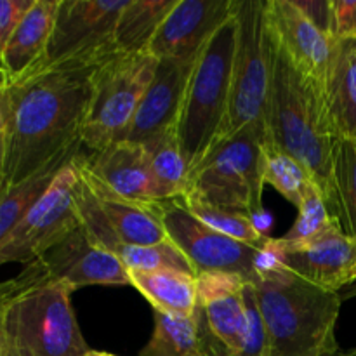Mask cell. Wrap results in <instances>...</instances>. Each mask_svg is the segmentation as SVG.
Masks as SVG:
<instances>
[{
  "label": "cell",
  "instance_id": "cell-1",
  "mask_svg": "<svg viewBox=\"0 0 356 356\" xmlns=\"http://www.w3.org/2000/svg\"><path fill=\"white\" fill-rule=\"evenodd\" d=\"M111 52L37 66L21 79L0 83L6 118L0 191L82 152L94 72Z\"/></svg>",
  "mask_w": 356,
  "mask_h": 356
},
{
  "label": "cell",
  "instance_id": "cell-2",
  "mask_svg": "<svg viewBox=\"0 0 356 356\" xmlns=\"http://www.w3.org/2000/svg\"><path fill=\"white\" fill-rule=\"evenodd\" d=\"M257 302L268 334V356H336L339 292H330L261 257Z\"/></svg>",
  "mask_w": 356,
  "mask_h": 356
},
{
  "label": "cell",
  "instance_id": "cell-3",
  "mask_svg": "<svg viewBox=\"0 0 356 356\" xmlns=\"http://www.w3.org/2000/svg\"><path fill=\"white\" fill-rule=\"evenodd\" d=\"M264 127L268 141L308 169L330 209L332 152L337 139H334L329 129L323 94L292 66L271 37L270 90Z\"/></svg>",
  "mask_w": 356,
  "mask_h": 356
},
{
  "label": "cell",
  "instance_id": "cell-4",
  "mask_svg": "<svg viewBox=\"0 0 356 356\" xmlns=\"http://www.w3.org/2000/svg\"><path fill=\"white\" fill-rule=\"evenodd\" d=\"M236 35L238 23L235 10L204 45L195 61L176 124L177 139L188 169H193L214 146L225 122Z\"/></svg>",
  "mask_w": 356,
  "mask_h": 356
},
{
  "label": "cell",
  "instance_id": "cell-5",
  "mask_svg": "<svg viewBox=\"0 0 356 356\" xmlns=\"http://www.w3.org/2000/svg\"><path fill=\"white\" fill-rule=\"evenodd\" d=\"M72 292L42 270L7 306V356H86Z\"/></svg>",
  "mask_w": 356,
  "mask_h": 356
},
{
  "label": "cell",
  "instance_id": "cell-6",
  "mask_svg": "<svg viewBox=\"0 0 356 356\" xmlns=\"http://www.w3.org/2000/svg\"><path fill=\"white\" fill-rule=\"evenodd\" d=\"M264 138V122H254L232 138L216 143L190 169L184 195L214 207L240 212L256 221L263 214L261 145Z\"/></svg>",
  "mask_w": 356,
  "mask_h": 356
},
{
  "label": "cell",
  "instance_id": "cell-7",
  "mask_svg": "<svg viewBox=\"0 0 356 356\" xmlns=\"http://www.w3.org/2000/svg\"><path fill=\"white\" fill-rule=\"evenodd\" d=\"M159 59L148 52H111L96 68L92 96L82 129V146L90 153L122 141L152 83Z\"/></svg>",
  "mask_w": 356,
  "mask_h": 356
},
{
  "label": "cell",
  "instance_id": "cell-8",
  "mask_svg": "<svg viewBox=\"0 0 356 356\" xmlns=\"http://www.w3.org/2000/svg\"><path fill=\"white\" fill-rule=\"evenodd\" d=\"M235 56L225 122L216 143L225 141L254 122H264L270 90V37L263 0L236 3ZM214 143V145H216Z\"/></svg>",
  "mask_w": 356,
  "mask_h": 356
},
{
  "label": "cell",
  "instance_id": "cell-9",
  "mask_svg": "<svg viewBox=\"0 0 356 356\" xmlns=\"http://www.w3.org/2000/svg\"><path fill=\"white\" fill-rule=\"evenodd\" d=\"M153 207L165 228L167 236L186 256L195 268V273L221 271L240 275L249 282L256 280L264 249H256L214 232L195 218L177 198L155 202Z\"/></svg>",
  "mask_w": 356,
  "mask_h": 356
},
{
  "label": "cell",
  "instance_id": "cell-10",
  "mask_svg": "<svg viewBox=\"0 0 356 356\" xmlns=\"http://www.w3.org/2000/svg\"><path fill=\"white\" fill-rule=\"evenodd\" d=\"M75 188L76 169L73 159L59 170L47 191L0 243V266L9 263L28 266L35 263L59 236L80 225Z\"/></svg>",
  "mask_w": 356,
  "mask_h": 356
},
{
  "label": "cell",
  "instance_id": "cell-11",
  "mask_svg": "<svg viewBox=\"0 0 356 356\" xmlns=\"http://www.w3.org/2000/svg\"><path fill=\"white\" fill-rule=\"evenodd\" d=\"M125 3L127 0H59L54 30L38 66L117 51L115 26Z\"/></svg>",
  "mask_w": 356,
  "mask_h": 356
},
{
  "label": "cell",
  "instance_id": "cell-12",
  "mask_svg": "<svg viewBox=\"0 0 356 356\" xmlns=\"http://www.w3.org/2000/svg\"><path fill=\"white\" fill-rule=\"evenodd\" d=\"M264 252L270 261L325 291L341 294L356 284V242L339 222L306 242L270 238Z\"/></svg>",
  "mask_w": 356,
  "mask_h": 356
},
{
  "label": "cell",
  "instance_id": "cell-13",
  "mask_svg": "<svg viewBox=\"0 0 356 356\" xmlns=\"http://www.w3.org/2000/svg\"><path fill=\"white\" fill-rule=\"evenodd\" d=\"M268 33L296 70L325 92L336 59L337 40L320 31L292 0L264 2Z\"/></svg>",
  "mask_w": 356,
  "mask_h": 356
},
{
  "label": "cell",
  "instance_id": "cell-14",
  "mask_svg": "<svg viewBox=\"0 0 356 356\" xmlns=\"http://www.w3.org/2000/svg\"><path fill=\"white\" fill-rule=\"evenodd\" d=\"M37 263L51 280L63 282L73 292L87 285H131L122 261L97 245L82 225L59 236Z\"/></svg>",
  "mask_w": 356,
  "mask_h": 356
},
{
  "label": "cell",
  "instance_id": "cell-15",
  "mask_svg": "<svg viewBox=\"0 0 356 356\" xmlns=\"http://www.w3.org/2000/svg\"><path fill=\"white\" fill-rule=\"evenodd\" d=\"M238 0H177L152 40L156 59H188L200 54L212 35L235 14Z\"/></svg>",
  "mask_w": 356,
  "mask_h": 356
},
{
  "label": "cell",
  "instance_id": "cell-16",
  "mask_svg": "<svg viewBox=\"0 0 356 356\" xmlns=\"http://www.w3.org/2000/svg\"><path fill=\"white\" fill-rule=\"evenodd\" d=\"M247 282L240 275L221 271L197 275L202 322L228 356H238L245 341L247 316L242 292Z\"/></svg>",
  "mask_w": 356,
  "mask_h": 356
},
{
  "label": "cell",
  "instance_id": "cell-17",
  "mask_svg": "<svg viewBox=\"0 0 356 356\" xmlns=\"http://www.w3.org/2000/svg\"><path fill=\"white\" fill-rule=\"evenodd\" d=\"M197 58L159 59L155 75L125 134V141L145 143L159 132L176 127Z\"/></svg>",
  "mask_w": 356,
  "mask_h": 356
},
{
  "label": "cell",
  "instance_id": "cell-18",
  "mask_svg": "<svg viewBox=\"0 0 356 356\" xmlns=\"http://www.w3.org/2000/svg\"><path fill=\"white\" fill-rule=\"evenodd\" d=\"M83 163L90 174L118 197L139 204L162 202L141 143L115 141L83 155Z\"/></svg>",
  "mask_w": 356,
  "mask_h": 356
},
{
  "label": "cell",
  "instance_id": "cell-19",
  "mask_svg": "<svg viewBox=\"0 0 356 356\" xmlns=\"http://www.w3.org/2000/svg\"><path fill=\"white\" fill-rule=\"evenodd\" d=\"M75 165L83 181L96 195L101 211L104 212L120 242L127 245H153L169 238L153 204L127 200L108 190L94 174L89 172L83 163L82 152L75 156Z\"/></svg>",
  "mask_w": 356,
  "mask_h": 356
},
{
  "label": "cell",
  "instance_id": "cell-20",
  "mask_svg": "<svg viewBox=\"0 0 356 356\" xmlns=\"http://www.w3.org/2000/svg\"><path fill=\"white\" fill-rule=\"evenodd\" d=\"M58 9L59 0H33L14 30L0 61L3 82L21 79L40 65L54 30Z\"/></svg>",
  "mask_w": 356,
  "mask_h": 356
},
{
  "label": "cell",
  "instance_id": "cell-21",
  "mask_svg": "<svg viewBox=\"0 0 356 356\" xmlns=\"http://www.w3.org/2000/svg\"><path fill=\"white\" fill-rule=\"evenodd\" d=\"M323 106L334 139H356V38L337 40Z\"/></svg>",
  "mask_w": 356,
  "mask_h": 356
},
{
  "label": "cell",
  "instance_id": "cell-22",
  "mask_svg": "<svg viewBox=\"0 0 356 356\" xmlns=\"http://www.w3.org/2000/svg\"><path fill=\"white\" fill-rule=\"evenodd\" d=\"M131 285L138 289L155 312L190 316L198 309L197 277L174 270L129 271Z\"/></svg>",
  "mask_w": 356,
  "mask_h": 356
},
{
  "label": "cell",
  "instance_id": "cell-23",
  "mask_svg": "<svg viewBox=\"0 0 356 356\" xmlns=\"http://www.w3.org/2000/svg\"><path fill=\"white\" fill-rule=\"evenodd\" d=\"M177 0H127L118 14L113 44L124 54L148 52L149 44Z\"/></svg>",
  "mask_w": 356,
  "mask_h": 356
},
{
  "label": "cell",
  "instance_id": "cell-24",
  "mask_svg": "<svg viewBox=\"0 0 356 356\" xmlns=\"http://www.w3.org/2000/svg\"><path fill=\"white\" fill-rule=\"evenodd\" d=\"M145 146L149 170L163 200H176L186 193L188 169L177 139L176 127L159 132L141 143Z\"/></svg>",
  "mask_w": 356,
  "mask_h": 356
},
{
  "label": "cell",
  "instance_id": "cell-25",
  "mask_svg": "<svg viewBox=\"0 0 356 356\" xmlns=\"http://www.w3.org/2000/svg\"><path fill=\"white\" fill-rule=\"evenodd\" d=\"M330 212L348 236H356V139L341 138L334 145Z\"/></svg>",
  "mask_w": 356,
  "mask_h": 356
},
{
  "label": "cell",
  "instance_id": "cell-26",
  "mask_svg": "<svg viewBox=\"0 0 356 356\" xmlns=\"http://www.w3.org/2000/svg\"><path fill=\"white\" fill-rule=\"evenodd\" d=\"M200 346V308L190 316L155 312V329L139 356H191Z\"/></svg>",
  "mask_w": 356,
  "mask_h": 356
},
{
  "label": "cell",
  "instance_id": "cell-27",
  "mask_svg": "<svg viewBox=\"0 0 356 356\" xmlns=\"http://www.w3.org/2000/svg\"><path fill=\"white\" fill-rule=\"evenodd\" d=\"M261 169L264 184L273 186L296 209L301 205L305 195L315 184L312 174L298 159L285 153L266 138L261 145Z\"/></svg>",
  "mask_w": 356,
  "mask_h": 356
},
{
  "label": "cell",
  "instance_id": "cell-28",
  "mask_svg": "<svg viewBox=\"0 0 356 356\" xmlns=\"http://www.w3.org/2000/svg\"><path fill=\"white\" fill-rule=\"evenodd\" d=\"M191 214L197 219H200L204 225H207L209 228H212L214 232L222 233V235L229 236V238H235L238 242L247 243L250 247H256V249H266L268 242H270V236L264 235L259 228H257L256 221L252 218L245 214H240V212L226 211V209L214 207L211 204H205V202L198 200V198L191 197V195H183L181 198H177Z\"/></svg>",
  "mask_w": 356,
  "mask_h": 356
},
{
  "label": "cell",
  "instance_id": "cell-29",
  "mask_svg": "<svg viewBox=\"0 0 356 356\" xmlns=\"http://www.w3.org/2000/svg\"><path fill=\"white\" fill-rule=\"evenodd\" d=\"M75 156L52 163L51 167L38 172L37 176L26 179L24 183L9 188L6 191H0V243L16 228V225L26 216V212L37 204L38 198L47 191V188L51 186L59 170L66 163L72 162Z\"/></svg>",
  "mask_w": 356,
  "mask_h": 356
},
{
  "label": "cell",
  "instance_id": "cell-30",
  "mask_svg": "<svg viewBox=\"0 0 356 356\" xmlns=\"http://www.w3.org/2000/svg\"><path fill=\"white\" fill-rule=\"evenodd\" d=\"M336 222L339 221L330 212L325 197L320 191V188L313 184L308 190V193L305 195V198H302L301 205L298 207V219H296V222L280 238L289 243L306 242V240H312L315 236L322 235L323 232H327Z\"/></svg>",
  "mask_w": 356,
  "mask_h": 356
},
{
  "label": "cell",
  "instance_id": "cell-31",
  "mask_svg": "<svg viewBox=\"0 0 356 356\" xmlns=\"http://www.w3.org/2000/svg\"><path fill=\"white\" fill-rule=\"evenodd\" d=\"M243 306H245L247 330L243 348L238 356H268V334L257 302L256 289L250 282L243 285Z\"/></svg>",
  "mask_w": 356,
  "mask_h": 356
},
{
  "label": "cell",
  "instance_id": "cell-32",
  "mask_svg": "<svg viewBox=\"0 0 356 356\" xmlns=\"http://www.w3.org/2000/svg\"><path fill=\"white\" fill-rule=\"evenodd\" d=\"M40 264L35 263L24 266V270L16 278L9 282H0V356H7V334H6V313L9 302L40 275Z\"/></svg>",
  "mask_w": 356,
  "mask_h": 356
},
{
  "label": "cell",
  "instance_id": "cell-33",
  "mask_svg": "<svg viewBox=\"0 0 356 356\" xmlns=\"http://www.w3.org/2000/svg\"><path fill=\"white\" fill-rule=\"evenodd\" d=\"M31 3L33 0H0V61L14 30L28 13Z\"/></svg>",
  "mask_w": 356,
  "mask_h": 356
},
{
  "label": "cell",
  "instance_id": "cell-34",
  "mask_svg": "<svg viewBox=\"0 0 356 356\" xmlns=\"http://www.w3.org/2000/svg\"><path fill=\"white\" fill-rule=\"evenodd\" d=\"M332 37L356 38V0H332Z\"/></svg>",
  "mask_w": 356,
  "mask_h": 356
},
{
  "label": "cell",
  "instance_id": "cell-35",
  "mask_svg": "<svg viewBox=\"0 0 356 356\" xmlns=\"http://www.w3.org/2000/svg\"><path fill=\"white\" fill-rule=\"evenodd\" d=\"M292 2L320 31L332 37V0H292Z\"/></svg>",
  "mask_w": 356,
  "mask_h": 356
},
{
  "label": "cell",
  "instance_id": "cell-36",
  "mask_svg": "<svg viewBox=\"0 0 356 356\" xmlns=\"http://www.w3.org/2000/svg\"><path fill=\"white\" fill-rule=\"evenodd\" d=\"M200 308V306H198ZM200 329H202V346L197 353H193L191 356H228L225 350L209 336V332L205 330L204 322H202V312H200Z\"/></svg>",
  "mask_w": 356,
  "mask_h": 356
},
{
  "label": "cell",
  "instance_id": "cell-37",
  "mask_svg": "<svg viewBox=\"0 0 356 356\" xmlns=\"http://www.w3.org/2000/svg\"><path fill=\"white\" fill-rule=\"evenodd\" d=\"M353 298H356V284L350 285V287H346L343 292H341V299H343V301H348V299H353Z\"/></svg>",
  "mask_w": 356,
  "mask_h": 356
},
{
  "label": "cell",
  "instance_id": "cell-38",
  "mask_svg": "<svg viewBox=\"0 0 356 356\" xmlns=\"http://www.w3.org/2000/svg\"><path fill=\"white\" fill-rule=\"evenodd\" d=\"M86 356H117V355H111V353H104V351H92L89 350L86 353Z\"/></svg>",
  "mask_w": 356,
  "mask_h": 356
},
{
  "label": "cell",
  "instance_id": "cell-39",
  "mask_svg": "<svg viewBox=\"0 0 356 356\" xmlns=\"http://www.w3.org/2000/svg\"><path fill=\"white\" fill-rule=\"evenodd\" d=\"M2 163H3V134L0 136V174H2Z\"/></svg>",
  "mask_w": 356,
  "mask_h": 356
},
{
  "label": "cell",
  "instance_id": "cell-40",
  "mask_svg": "<svg viewBox=\"0 0 356 356\" xmlns=\"http://www.w3.org/2000/svg\"><path fill=\"white\" fill-rule=\"evenodd\" d=\"M3 131H6V118H3L2 106H0V136L3 134Z\"/></svg>",
  "mask_w": 356,
  "mask_h": 356
},
{
  "label": "cell",
  "instance_id": "cell-41",
  "mask_svg": "<svg viewBox=\"0 0 356 356\" xmlns=\"http://www.w3.org/2000/svg\"><path fill=\"white\" fill-rule=\"evenodd\" d=\"M336 356H356V348L351 351H346V353H337Z\"/></svg>",
  "mask_w": 356,
  "mask_h": 356
},
{
  "label": "cell",
  "instance_id": "cell-42",
  "mask_svg": "<svg viewBox=\"0 0 356 356\" xmlns=\"http://www.w3.org/2000/svg\"><path fill=\"white\" fill-rule=\"evenodd\" d=\"M3 82V73H2V70H0V83Z\"/></svg>",
  "mask_w": 356,
  "mask_h": 356
},
{
  "label": "cell",
  "instance_id": "cell-43",
  "mask_svg": "<svg viewBox=\"0 0 356 356\" xmlns=\"http://www.w3.org/2000/svg\"><path fill=\"white\" fill-rule=\"evenodd\" d=\"M353 240H355V242H356V236H353Z\"/></svg>",
  "mask_w": 356,
  "mask_h": 356
}]
</instances>
